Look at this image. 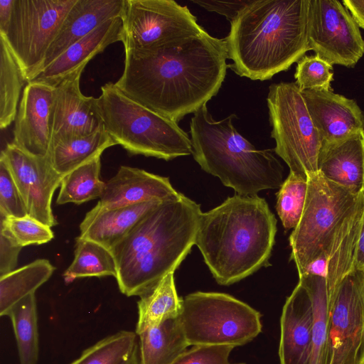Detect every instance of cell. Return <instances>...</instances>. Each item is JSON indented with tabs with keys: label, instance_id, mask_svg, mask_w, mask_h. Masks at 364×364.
I'll use <instances>...</instances> for the list:
<instances>
[{
	"label": "cell",
	"instance_id": "obj_5",
	"mask_svg": "<svg viewBox=\"0 0 364 364\" xmlns=\"http://www.w3.org/2000/svg\"><path fill=\"white\" fill-rule=\"evenodd\" d=\"M236 114L215 121L204 105L190 123L193 156L205 172L218 177L237 195L255 196L279 188L284 168L272 149H257L232 124Z\"/></svg>",
	"mask_w": 364,
	"mask_h": 364
},
{
	"label": "cell",
	"instance_id": "obj_42",
	"mask_svg": "<svg viewBox=\"0 0 364 364\" xmlns=\"http://www.w3.org/2000/svg\"><path fill=\"white\" fill-rule=\"evenodd\" d=\"M342 4L349 11L358 26L364 29V0H344Z\"/></svg>",
	"mask_w": 364,
	"mask_h": 364
},
{
	"label": "cell",
	"instance_id": "obj_35",
	"mask_svg": "<svg viewBox=\"0 0 364 364\" xmlns=\"http://www.w3.org/2000/svg\"><path fill=\"white\" fill-rule=\"evenodd\" d=\"M0 233L22 248L47 243L54 237L50 226L29 215L0 217Z\"/></svg>",
	"mask_w": 364,
	"mask_h": 364
},
{
	"label": "cell",
	"instance_id": "obj_28",
	"mask_svg": "<svg viewBox=\"0 0 364 364\" xmlns=\"http://www.w3.org/2000/svg\"><path fill=\"white\" fill-rule=\"evenodd\" d=\"M307 288L312 301L314 323L308 364H328V323L329 306L326 279L305 273L299 276Z\"/></svg>",
	"mask_w": 364,
	"mask_h": 364
},
{
	"label": "cell",
	"instance_id": "obj_2",
	"mask_svg": "<svg viewBox=\"0 0 364 364\" xmlns=\"http://www.w3.org/2000/svg\"><path fill=\"white\" fill-rule=\"evenodd\" d=\"M201 213L181 193L149 210L110 250L120 291L140 296L175 272L195 245Z\"/></svg>",
	"mask_w": 364,
	"mask_h": 364
},
{
	"label": "cell",
	"instance_id": "obj_37",
	"mask_svg": "<svg viewBox=\"0 0 364 364\" xmlns=\"http://www.w3.org/2000/svg\"><path fill=\"white\" fill-rule=\"evenodd\" d=\"M0 215L25 217L27 210L9 168L0 158Z\"/></svg>",
	"mask_w": 364,
	"mask_h": 364
},
{
	"label": "cell",
	"instance_id": "obj_9",
	"mask_svg": "<svg viewBox=\"0 0 364 364\" xmlns=\"http://www.w3.org/2000/svg\"><path fill=\"white\" fill-rule=\"evenodd\" d=\"M267 102L274 151L289 172L307 178L318 172L320 136L296 82L272 84Z\"/></svg>",
	"mask_w": 364,
	"mask_h": 364
},
{
	"label": "cell",
	"instance_id": "obj_7",
	"mask_svg": "<svg viewBox=\"0 0 364 364\" xmlns=\"http://www.w3.org/2000/svg\"><path fill=\"white\" fill-rule=\"evenodd\" d=\"M363 193L354 194L327 180L319 172L308 176L304 211L289 237L290 259L295 263L299 276L325 257Z\"/></svg>",
	"mask_w": 364,
	"mask_h": 364
},
{
	"label": "cell",
	"instance_id": "obj_29",
	"mask_svg": "<svg viewBox=\"0 0 364 364\" xmlns=\"http://www.w3.org/2000/svg\"><path fill=\"white\" fill-rule=\"evenodd\" d=\"M6 316L12 323L20 364H36L39 344L35 293L16 303Z\"/></svg>",
	"mask_w": 364,
	"mask_h": 364
},
{
	"label": "cell",
	"instance_id": "obj_19",
	"mask_svg": "<svg viewBox=\"0 0 364 364\" xmlns=\"http://www.w3.org/2000/svg\"><path fill=\"white\" fill-rule=\"evenodd\" d=\"M178 194L168 178L138 168L122 166L117 173L105 183L97 204L104 208H113L164 200Z\"/></svg>",
	"mask_w": 364,
	"mask_h": 364
},
{
	"label": "cell",
	"instance_id": "obj_3",
	"mask_svg": "<svg viewBox=\"0 0 364 364\" xmlns=\"http://www.w3.org/2000/svg\"><path fill=\"white\" fill-rule=\"evenodd\" d=\"M309 0H254L230 23L225 38L228 65L252 80L288 70L310 50Z\"/></svg>",
	"mask_w": 364,
	"mask_h": 364
},
{
	"label": "cell",
	"instance_id": "obj_17",
	"mask_svg": "<svg viewBox=\"0 0 364 364\" xmlns=\"http://www.w3.org/2000/svg\"><path fill=\"white\" fill-rule=\"evenodd\" d=\"M301 93L321 147L364 130V114L354 100L331 90H306Z\"/></svg>",
	"mask_w": 364,
	"mask_h": 364
},
{
	"label": "cell",
	"instance_id": "obj_18",
	"mask_svg": "<svg viewBox=\"0 0 364 364\" xmlns=\"http://www.w3.org/2000/svg\"><path fill=\"white\" fill-rule=\"evenodd\" d=\"M314 314L310 294L299 280L283 306L280 318V364H308Z\"/></svg>",
	"mask_w": 364,
	"mask_h": 364
},
{
	"label": "cell",
	"instance_id": "obj_10",
	"mask_svg": "<svg viewBox=\"0 0 364 364\" xmlns=\"http://www.w3.org/2000/svg\"><path fill=\"white\" fill-rule=\"evenodd\" d=\"M77 0H15L6 34L0 36L27 83L43 69L47 52Z\"/></svg>",
	"mask_w": 364,
	"mask_h": 364
},
{
	"label": "cell",
	"instance_id": "obj_21",
	"mask_svg": "<svg viewBox=\"0 0 364 364\" xmlns=\"http://www.w3.org/2000/svg\"><path fill=\"white\" fill-rule=\"evenodd\" d=\"M124 3V0H77L47 52L43 69L100 25L121 17Z\"/></svg>",
	"mask_w": 364,
	"mask_h": 364
},
{
	"label": "cell",
	"instance_id": "obj_13",
	"mask_svg": "<svg viewBox=\"0 0 364 364\" xmlns=\"http://www.w3.org/2000/svg\"><path fill=\"white\" fill-rule=\"evenodd\" d=\"M328 306V364H363L364 272L347 274Z\"/></svg>",
	"mask_w": 364,
	"mask_h": 364
},
{
	"label": "cell",
	"instance_id": "obj_22",
	"mask_svg": "<svg viewBox=\"0 0 364 364\" xmlns=\"http://www.w3.org/2000/svg\"><path fill=\"white\" fill-rule=\"evenodd\" d=\"M318 171L327 180L354 194L363 192L364 130L321 147Z\"/></svg>",
	"mask_w": 364,
	"mask_h": 364
},
{
	"label": "cell",
	"instance_id": "obj_40",
	"mask_svg": "<svg viewBox=\"0 0 364 364\" xmlns=\"http://www.w3.org/2000/svg\"><path fill=\"white\" fill-rule=\"evenodd\" d=\"M22 247L0 233V277L15 270Z\"/></svg>",
	"mask_w": 364,
	"mask_h": 364
},
{
	"label": "cell",
	"instance_id": "obj_26",
	"mask_svg": "<svg viewBox=\"0 0 364 364\" xmlns=\"http://www.w3.org/2000/svg\"><path fill=\"white\" fill-rule=\"evenodd\" d=\"M139 298L135 331L137 336L168 319L178 318L181 314L182 298L178 296L176 291L174 272L166 274Z\"/></svg>",
	"mask_w": 364,
	"mask_h": 364
},
{
	"label": "cell",
	"instance_id": "obj_34",
	"mask_svg": "<svg viewBox=\"0 0 364 364\" xmlns=\"http://www.w3.org/2000/svg\"><path fill=\"white\" fill-rule=\"evenodd\" d=\"M308 188V178L289 172L277 193L276 210L286 230L294 229L301 218Z\"/></svg>",
	"mask_w": 364,
	"mask_h": 364
},
{
	"label": "cell",
	"instance_id": "obj_23",
	"mask_svg": "<svg viewBox=\"0 0 364 364\" xmlns=\"http://www.w3.org/2000/svg\"><path fill=\"white\" fill-rule=\"evenodd\" d=\"M161 201L152 200L113 208H104L97 204L86 213L81 222L78 237L94 241L111 250L149 210Z\"/></svg>",
	"mask_w": 364,
	"mask_h": 364
},
{
	"label": "cell",
	"instance_id": "obj_30",
	"mask_svg": "<svg viewBox=\"0 0 364 364\" xmlns=\"http://www.w3.org/2000/svg\"><path fill=\"white\" fill-rule=\"evenodd\" d=\"M75 240L74 259L63 274L66 284L82 277H117L116 262L109 250L79 237Z\"/></svg>",
	"mask_w": 364,
	"mask_h": 364
},
{
	"label": "cell",
	"instance_id": "obj_1",
	"mask_svg": "<svg viewBox=\"0 0 364 364\" xmlns=\"http://www.w3.org/2000/svg\"><path fill=\"white\" fill-rule=\"evenodd\" d=\"M115 86L127 97L176 123L214 96L228 65L224 39L203 33L149 50H124Z\"/></svg>",
	"mask_w": 364,
	"mask_h": 364
},
{
	"label": "cell",
	"instance_id": "obj_24",
	"mask_svg": "<svg viewBox=\"0 0 364 364\" xmlns=\"http://www.w3.org/2000/svg\"><path fill=\"white\" fill-rule=\"evenodd\" d=\"M117 145L103 126L92 134L60 141L49 148L48 159L53 169L64 176L78 166L101 156Z\"/></svg>",
	"mask_w": 364,
	"mask_h": 364
},
{
	"label": "cell",
	"instance_id": "obj_38",
	"mask_svg": "<svg viewBox=\"0 0 364 364\" xmlns=\"http://www.w3.org/2000/svg\"><path fill=\"white\" fill-rule=\"evenodd\" d=\"M234 348L231 346H193L171 364H230L229 357Z\"/></svg>",
	"mask_w": 364,
	"mask_h": 364
},
{
	"label": "cell",
	"instance_id": "obj_36",
	"mask_svg": "<svg viewBox=\"0 0 364 364\" xmlns=\"http://www.w3.org/2000/svg\"><path fill=\"white\" fill-rule=\"evenodd\" d=\"M333 76V65L316 55L303 56L297 62L294 74L295 82L301 91H332Z\"/></svg>",
	"mask_w": 364,
	"mask_h": 364
},
{
	"label": "cell",
	"instance_id": "obj_27",
	"mask_svg": "<svg viewBox=\"0 0 364 364\" xmlns=\"http://www.w3.org/2000/svg\"><path fill=\"white\" fill-rule=\"evenodd\" d=\"M55 269L48 259H38L0 277V315L6 316L13 306L35 293Z\"/></svg>",
	"mask_w": 364,
	"mask_h": 364
},
{
	"label": "cell",
	"instance_id": "obj_33",
	"mask_svg": "<svg viewBox=\"0 0 364 364\" xmlns=\"http://www.w3.org/2000/svg\"><path fill=\"white\" fill-rule=\"evenodd\" d=\"M136 334L120 331L96 342L70 364H120L138 346Z\"/></svg>",
	"mask_w": 364,
	"mask_h": 364
},
{
	"label": "cell",
	"instance_id": "obj_4",
	"mask_svg": "<svg viewBox=\"0 0 364 364\" xmlns=\"http://www.w3.org/2000/svg\"><path fill=\"white\" fill-rule=\"evenodd\" d=\"M276 233L264 198L236 194L201 213L195 245L216 282L230 285L269 264Z\"/></svg>",
	"mask_w": 364,
	"mask_h": 364
},
{
	"label": "cell",
	"instance_id": "obj_31",
	"mask_svg": "<svg viewBox=\"0 0 364 364\" xmlns=\"http://www.w3.org/2000/svg\"><path fill=\"white\" fill-rule=\"evenodd\" d=\"M101 156L78 166L63 176L56 203L82 204L100 198L105 182L100 178Z\"/></svg>",
	"mask_w": 364,
	"mask_h": 364
},
{
	"label": "cell",
	"instance_id": "obj_41",
	"mask_svg": "<svg viewBox=\"0 0 364 364\" xmlns=\"http://www.w3.org/2000/svg\"><path fill=\"white\" fill-rule=\"evenodd\" d=\"M15 0H0V36H4L9 29Z\"/></svg>",
	"mask_w": 364,
	"mask_h": 364
},
{
	"label": "cell",
	"instance_id": "obj_12",
	"mask_svg": "<svg viewBox=\"0 0 364 364\" xmlns=\"http://www.w3.org/2000/svg\"><path fill=\"white\" fill-rule=\"evenodd\" d=\"M360 27L342 2L309 0L307 22L310 50L332 65L354 67L364 54Z\"/></svg>",
	"mask_w": 364,
	"mask_h": 364
},
{
	"label": "cell",
	"instance_id": "obj_47",
	"mask_svg": "<svg viewBox=\"0 0 364 364\" xmlns=\"http://www.w3.org/2000/svg\"><path fill=\"white\" fill-rule=\"evenodd\" d=\"M363 364H364V362H363Z\"/></svg>",
	"mask_w": 364,
	"mask_h": 364
},
{
	"label": "cell",
	"instance_id": "obj_25",
	"mask_svg": "<svg viewBox=\"0 0 364 364\" xmlns=\"http://www.w3.org/2000/svg\"><path fill=\"white\" fill-rule=\"evenodd\" d=\"M138 336L140 364H171L189 346L178 318L151 327Z\"/></svg>",
	"mask_w": 364,
	"mask_h": 364
},
{
	"label": "cell",
	"instance_id": "obj_46",
	"mask_svg": "<svg viewBox=\"0 0 364 364\" xmlns=\"http://www.w3.org/2000/svg\"><path fill=\"white\" fill-rule=\"evenodd\" d=\"M363 193H364V184H363Z\"/></svg>",
	"mask_w": 364,
	"mask_h": 364
},
{
	"label": "cell",
	"instance_id": "obj_14",
	"mask_svg": "<svg viewBox=\"0 0 364 364\" xmlns=\"http://www.w3.org/2000/svg\"><path fill=\"white\" fill-rule=\"evenodd\" d=\"M0 158L9 168L28 215L50 228L56 225L52 198L63 176L53 169L48 157L33 155L10 142Z\"/></svg>",
	"mask_w": 364,
	"mask_h": 364
},
{
	"label": "cell",
	"instance_id": "obj_8",
	"mask_svg": "<svg viewBox=\"0 0 364 364\" xmlns=\"http://www.w3.org/2000/svg\"><path fill=\"white\" fill-rule=\"evenodd\" d=\"M178 319L189 346L246 344L262 331L261 314L224 293L196 291L182 298Z\"/></svg>",
	"mask_w": 364,
	"mask_h": 364
},
{
	"label": "cell",
	"instance_id": "obj_44",
	"mask_svg": "<svg viewBox=\"0 0 364 364\" xmlns=\"http://www.w3.org/2000/svg\"><path fill=\"white\" fill-rule=\"evenodd\" d=\"M120 364H140L139 343L130 356L122 361Z\"/></svg>",
	"mask_w": 364,
	"mask_h": 364
},
{
	"label": "cell",
	"instance_id": "obj_11",
	"mask_svg": "<svg viewBox=\"0 0 364 364\" xmlns=\"http://www.w3.org/2000/svg\"><path fill=\"white\" fill-rule=\"evenodd\" d=\"M121 18L124 50H152L205 31L173 0H124Z\"/></svg>",
	"mask_w": 364,
	"mask_h": 364
},
{
	"label": "cell",
	"instance_id": "obj_43",
	"mask_svg": "<svg viewBox=\"0 0 364 364\" xmlns=\"http://www.w3.org/2000/svg\"><path fill=\"white\" fill-rule=\"evenodd\" d=\"M354 269L364 272V208L354 259Z\"/></svg>",
	"mask_w": 364,
	"mask_h": 364
},
{
	"label": "cell",
	"instance_id": "obj_16",
	"mask_svg": "<svg viewBox=\"0 0 364 364\" xmlns=\"http://www.w3.org/2000/svg\"><path fill=\"white\" fill-rule=\"evenodd\" d=\"M54 91L55 87L36 80L26 83L23 90L12 142L33 155H48Z\"/></svg>",
	"mask_w": 364,
	"mask_h": 364
},
{
	"label": "cell",
	"instance_id": "obj_39",
	"mask_svg": "<svg viewBox=\"0 0 364 364\" xmlns=\"http://www.w3.org/2000/svg\"><path fill=\"white\" fill-rule=\"evenodd\" d=\"M254 0H233V1H216V0H191V1L209 11H214L225 16L231 23L240 13Z\"/></svg>",
	"mask_w": 364,
	"mask_h": 364
},
{
	"label": "cell",
	"instance_id": "obj_20",
	"mask_svg": "<svg viewBox=\"0 0 364 364\" xmlns=\"http://www.w3.org/2000/svg\"><path fill=\"white\" fill-rule=\"evenodd\" d=\"M122 40L121 17L109 19L70 46L33 80L55 87L68 75L87 65L91 59L109 45Z\"/></svg>",
	"mask_w": 364,
	"mask_h": 364
},
{
	"label": "cell",
	"instance_id": "obj_15",
	"mask_svg": "<svg viewBox=\"0 0 364 364\" xmlns=\"http://www.w3.org/2000/svg\"><path fill=\"white\" fill-rule=\"evenodd\" d=\"M85 67L73 72L55 87L50 146L64 139L92 134L102 127L95 109V98L85 96L80 90V77Z\"/></svg>",
	"mask_w": 364,
	"mask_h": 364
},
{
	"label": "cell",
	"instance_id": "obj_6",
	"mask_svg": "<svg viewBox=\"0 0 364 364\" xmlns=\"http://www.w3.org/2000/svg\"><path fill=\"white\" fill-rule=\"evenodd\" d=\"M95 109L106 132L132 155L168 161L193 154L191 139L178 123L129 99L113 82L101 87Z\"/></svg>",
	"mask_w": 364,
	"mask_h": 364
},
{
	"label": "cell",
	"instance_id": "obj_45",
	"mask_svg": "<svg viewBox=\"0 0 364 364\" xmlns=\"http://www.w3.org/2000/svg\"><path fill=\"white\" fill-rule=\"evenodd\" d=\"M235 364H245L244 363H235Z\"/></svg>",
	"mask_w": 364,
	"mask_h": 364
},
{
	"label": "cell",
	"instance_id": "obj_32",
	"mask_svg": "<svg viewBox=\"0 0 364 364\" xmlns=\"http://www.w3.org/2000/svg\"><path fill=\"white\" fill-rule=\"evenodd\" d=\"M27 83L4 40L0 38V128L15 121L21 93Z\"/></svg>",
	"mask_w": 364,
	"mask_h": 364
}]
</instances>
